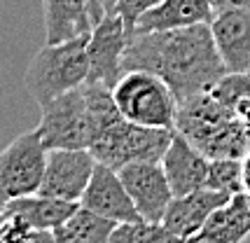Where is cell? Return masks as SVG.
Here are the masks:
<instances>
[{"instance_id":"3","label":"cell","mask_w":250,"mask_h":243,"mask_svg":"<svg viewBox=\"0 0 250 243\" xmlns=\"http://www.w3.org/2000/svg\"><path fill=\"white\" fill-rule=\"evenodd\" d=\"M87 38H77L61 44H44L31 59L23 75V84L38 105H44L87 82Z\"/></svg>"},{"instance_id":"27","label":"cell","mask_w":250,"mask_h":243,"mask_svg":"<svg viewBox=\"0 0 250 243\" xmlns=\"http://www.w3.org/2000/svg\"><path fill=\"white\" fill-rule=\"evenodd\" d=\"M243 187L250 194V152L243 157Z\"/></svg>"},{"instance_id":"1","label":"cell","mask_w":250,"mask_h":243,"mask_svg":"<svg viewBox=\"0 0 250 243\" xmlns=\"http://www.w3.org/2000/svg\"><path fill=\"white\" fill-rule=\"evenodd\" d=\"M122 70H143L162 78L178 103L208 94L227 75L208 23L166 33H131Z\"/></svg>"},{"instance_id":"21","label":"cell","mask_w":250,"mask_h":243,"mask_svg":"<svg viewBox=\"0 0 250 243\" xmlns=\"http://www.w3.org/2000/svg\"><path fill=\"white\" fill-rule=\"evenodd\" d=\"M206 187L225 192V194L246 192V187H243V159H210Z\"/></svg>"},{"instance_id":"4","label":"cell","mask_w":250,"mask_h":243,"mask_svg":"<svg viewBox=\"0 0 250 243\" xmlns=\"http://www.w3.org/2000/svg\"><path fill=\"white\" fill-rule=\"evenodd\" d=\"M112 96L124 120L154 129L175 131L178 101L162 78L143 70L124 73L112 87Z\"/></svg>"},{"instance_id":"24","label":"cell","mask_w":250,"mask_h":243,"mask_svg":"<svg viewBox=\"0 0 250 243\" xmlns=\"http://www.w3.org/2000/svg\"><path fill=\"white\" fill-rule=\"evenodd\" d=\"M213 14H220V12L227 10H250V0H208Z\"/></svg>"},{"instance_id":"19","label":"cell","mask_w":250,"mask_h":243,"mask_svg":"<svg viewBox=\"0 0 250 243\" xmlns=\"http://www.w3.org/2000/svg\"><path fill=\"white\" fill-rule=\"evenodd\" d=\"M110 243H185L183 236L166 229L162 222H122L115 227Z\"/></svg>"},{"instance_id":"8","label":"cell","mask_w":250,"mask_h":243,"mask_svg":"<svg viewBox=\"0 0 250 243\" xmlns=\"http://www.w3.org/2000/svg\"><path fill=\"white\" fill-rule=\"evenodd\" d=\"M131 31L122 21L120 14H105L98 23H94L87 38V59H89V78L87 82L115 87L122 70V59L129 44Z\"/></svg>"},{"instance_id":"22","label":"cell","mask_w":250,"mask_h":243,"mask_svg":"<svg viewBox=\"0 0 250 243\" xmlns=\"http://www.w3.org/2000/svg\"><path fill=\"white\" fill-rule=\"evenodd\" d=\"M210 96L220 105H225L227 110L234 112L241 101L250 99V73H227L210 89Z\"/></svg>"},{"instance_id":"32","label":"cell","mask_w":250,"mask_h":243,"mask_svg":"<svg viewBox=\"0 0 250 243\" xmlns=\"http://www.w3.org/2000/svg\"><path fill=\"white\" fill-rule=\"evenodd\" d=\"M246 194H248V192H246ZM248 203H250V194H248Z\"/></svg>"},{"instance_id":"6","label":"cell","mask_w":250,"mask_h":243,"mask_svg":"<svg viewBox=\"0 0 250 243\" xmlns=\"http://www.w3.org/2000/svg\"><path fill=\"white\" fill-rule=\"evenodd\" d=\"M171 138H173L171 129H154L133 124L129 120H120L98 133L89 152L98 164L120 171L122 166L133 162H162Z\"/></svg>"},{"instance_id":"14","label":"cell","mask_w":250,"mask_h":243,"mask_svg":"<svg viewBox=\"0 0 250 243\" xmlns=\"http://www.w3.org/2000/svg\"><path fill=\"white\" fill-rule=\"evenodd\" d=\"M229 197L231 194H225V192L210 187H201L196 192L183 194V197H173V201L168 203V208L164 213L162 224L183 239L196 236L210 218V213L220 208L222 203H227Z\"/></svg>"},{"instance_id":"11","label":"cell","mask_w":250,"mask_h":243,"mask_svg":"<svg viewBox=\"0 0 250 243\" xmlns=\"http://www.w3.org/2000/svg\"><path fill=\"white\" fill-rule=\"evenodd\" d=\"M80 206L94 210V213L117 222V224H122V222H141V215H138L129 192L122 182L117 168H110L105 164H96L94 176H91L87 189L80 199Z\"/></svg>"},{"instance_id":"31","label":"cell","mask_w":250,"mask_h":243,"mask_svg":"<svg viewBox=\"0 0 250 243\" xmlns=\"http://www.w3.org/2000/svg\"><path fill=\"white\" fill-rule=\"evenodd\" d=\"M185 243H213V241H206L201 236H189V239H185Z\"/></svg>"},{"instance_id":"20","label":"cell","mask_w":250,"mask_h":243,"mask_svg":"<svg viewBox=\"0 0 250 243\" xmlns=\"http://www.w3.org/2000/svg\"><path fill=\"white\" fill-rule=\"evenodd\" d=\"M68 224L75 229L77 236L84 243H110V236L117 227V222L108 220V218H103V215H98V213L84 208V206H80L73 213Z\"/></svg>"},{"instance_id":"16","label":"cell","mask_w":250,"mask_h":243,"mask_svg":"<svg viewBox=\"0 0 250 243\" xmlns=\"http://www.w3.org/2000/svg\"><path fill=\"white\" fill-rule=\"evenodd\" d=\"M44 44H61L87 38L94 28L89 0H42Z\"/></svg>"},{"instance_id":"25","label":"cell","mask_w":250,"mask_h":243,"mask_svg":"<svg viewBox=\"0 0 250 243\" xmlns=\"http://www.w3.org/2000/svg\"><path fill=\"white\" fill-rule=\"evenodd\" d=\"M54 241L56 243H84L80 236H77V232L65 222V224H61V227H56L54 232Z\"/></svg>"},{"instance_id":"17","label":"cell","mask_w":250,"mask_h":243,"mask_svg":"<svg viewBox=\"0 0 250 243\" xmlns=\"http://www.w3.org/2000/svg\"><path fill=\"white\" fill-rule=\"evenodd\" d=\"M7 215L21 220L28 229L33 232H54L56 227H61L73 218V213L80 208L75 201H61L42 194H31L21 197L2 206Z\"/></svg>"},{"instance_id":"28","label":"cell","mask_w":250,"mask_h":243,"mask_svg":"<svg viewBox=\"0 0 250 243\" xmlns=\"http://www.w3.org/2000/svg\"><path fill=\"white\" fill-rule=\"evenodd\" d=\"M89 7H91V17H94V23H98L103 17H105V10L98 5V0H89Z\"/></svg>"},{"instance_id":"7","label":"cell","mask_w":250,"mask_h":243,"mask_svg":"<svg viewBox=\"0 0 250 243\" xmlns=\"http://www.w3.org/2000/svg\"><path fill=\"white\" fill-rule=\"evenodd\" d=\"M47 164V147L38 129L17 136L0 150V208L21 197L38 194Z\"/></svg>"},{"instance_id":"23","label":"cell","mask_w":250,"mask_h":243,"mask_svg":"<svg viewBox=\"0 0 250 243\" xmlns=\"http://www.w3.org/2000/svg\"><path fill=\"white\" fill-rule=\"evenodd\" d=\"M157 2H159V0H120L117 7H115V14H120L122 21L126 23V28L133 33V26L141 19V14L147 12L152 5H157Z\"/></svg>"},{"instance_id":"30","label":"cell","mask_w":250,"mask_h":243,"mask_svg":"<svg viewBox=\"0 0 250 243\" xmlns=\"http://www.w3.org/2000/svg\"><path fill=\"white\" fill-rule=\"evenodd\" d=\"M5 222H7V213H5V208H0V243H2V229H5Z\"/></svg>"},{"instance_id":"18","label":"cell","mask_w":250,"mask_h":243,"mask_svg":"<svg viewBox=\"0 0 250 243\" xmlns=\"http://www.w3.org/2000/svg\"><path fill=\"white\" fill-rule=\"evenodd\" d=\"M213 243H243L250 236V203L248 194H231L227 203L210 213L201 232L196 234Z\"/></svg>"},{"instance_id":"2","label":"cell","mask_w":250,"mask_h":243,"mask_svg":"<svg viewBox=\"0 0 250 243\" xmlns=\"http://www.w3.org/2000/svg\"><path fill=\"white\" fill-rule=\"evenodd\" d=\"M175 131L208 159H243L250 150V126L208 94L178 103Z\"/></svg>"},{"instance_id":"13","label":"cell","mask_w":250,"mask_h":243,"mask_svg":"<svg viewBox=\"0 0 250 243\" xmlns=\"http://www.w3.org/2000/svg\"><path fill=\"white\" fill-rule=\"evenodd\" d=\"M208 164H210V159L204 152H199L185 136L173 131L168 150L162 157L164 173L168 178L173 197H183V194L206 187Z\"/></svg>"},{"instance_id":"5","label":"cell","mask_w":250,"mask_h":243,"mask_svg":"<svg viewBox=\"0 0 250 243\" xmlns=\"http://www.w3.org/2000/svg\"><path fill=\"white\" fill-rule=\"evenodd\" d=\"M42 117L35 126L47 150H89L98 129L91 117L84 84L40 105Z\"/></svg>"},{"instance_id":"29","label":"cell","mask_w":250,"mask_h":243,"mask_svg":"<svg viewBox=\"0 0 250 243\" xmlns=\"http://www.w3.org/2000/svg\"><path fill=\"white\" fill-rule=\"evenodd\" d=\"M120 0H98V5L105 10V14H115V7H117Z\"/></svg>"},{"instance_id":"10","label":"cell","mask_w":250,"mask_h":243,"mask_svg":"<svg viewBox=\"0 0 250 243\" xmlns=\"http://www.w3.org/2000/svg\"><path fill=\"white\" fill-rule=\"evenodd\" d=\"M117 173L141 220L162 222L168 203L173 201V189L168 185L162 162H133L122 166Z\"/></svg>"},{"instance_id":"9","label":"cell","mask_w":250,"mask_h":243,"mask_svg":"<svg viewBox=\"0 0 250 243\" xmlns=\"http://www.w3.org/2000/svg\"><path fill=\"white\" fill-rule=\"evenodd\" d=\"M96 164L89 150H47L44 176L38 194L80 203Z\"/></svg>"},{"instance_id":"26","label":"cell","mask_w":250,"mask_h":243,"mask_svg":"<svg viewBox=\"0 0 250 243\" xmlns=\"http://www.w3.org/2000/svg\"><path fill=\"white\" fill-rule=\"evenodd\" d=\"M28 243H56L52 232H33Z\"/></svg>"},{"instance_id":"12","label":"cell","mask_w":250,"mask_h":243,"mask_svg":"<svg viewBox=\"0 0 250 243\" xmlns=\"http://www.w3.org/2000/svg\"><path fill=\"white\" fill-rule=\"evenodd\" d=\"M208 26L227 73H250V10L220 12Z\"/></svg>"},{"instance_id":"15","label":"cell","mask_w":250,"mask_h":243,"mask_svg":"<svg viewBox=\"0 0 250 243\" xmlns=\"http://www.w3.org/2000/svg\"><path fill=\"white\" fill-rule=\"evenodd\" d=\"M208 0H159L133 26V33H166L213 21Z\"/></svg>"}]
</instances>
